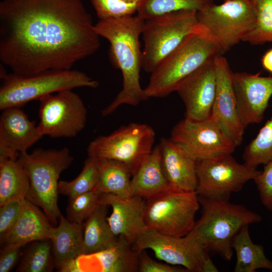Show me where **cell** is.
<instances>
[{
    "label": "cell",
    "instance_id": "cell-22",
    "mask_svg": "<svg viewBox=\"0 0 272 272\" xmlns=\"http://www.w3.org/2000/svg\"><path fill=\"white\" fill-rule=\"evenodd\" d=\"M39 208L26 198L21 200L18 220L3 247H22L35 241L52 238L54 227Z\"/></svg>",
    "mask_w": 272,
    "mask_h": 272
},
{
    "label": "cell",
    "instance_id": "cell-13",
    "mask_svg": "<svg viewBox=\"0 0 272 272\" xmlns=\"http://www.w3.org/2000/svg\"><path fill=\"white\" fill-rule=\"evenodd\" d=\"M39 101L37 126L43 136L73 138L85 127L87 108L80 96L72 90L49 94Z\"/></svg>",
    "mask_w": 272,
    "mask_h": 272
},
{
    "label": "cell",
    "instance_id": "cell-40",
    "mask_svg": "<svg viewBox=\"0 0 272 272\" xmlns=\"http://www.w3.org/2000/svg\"><path fill=\"white\" fill-rule=\"evenodd\" d=\"M77 257L63 262L57 269L60 272H81Z\"/></svg>",
    "mask_w": 272,
    "mask_h": 272
},
{
    "label": "cell",
    "instance_id": "cell-16",
    "mask_svg": "<svg viewBox=\"0 0 272 272\" xmlns=\"http://www.w3.org/2000/svg\"><path fill=\"white\" fill-rule=\"evenodd\" d=\"M233 85L238 114L244 128L259 123L272 96V77L234 73Z\"/></svg>",
    "mask_w": 272,
    "mask_h": 272
},
{
    "label": "cell",
    "instance_id": "cell-38",
    "mask_svg": "<svg viewBox=\"0 0 272 272\" xmlns=\"http://www.w3.org/2000/svg\"><path fill=\"white\" fill-rule=\"evenodd\" d=\"M138 271L140 272H183L185 268L175 265L158 262L152 259L143 250L139 253Z\"/></svg>",
    "mask_w": 272,
    "mask_h": 272
},
{
    "label": "cell",
    "instance_id": "cell-14",
    "mask_svg": "<svg viewBox=\"0 0 272 272\" xmlns=\"http://www.w3.org/2000/svg\"><path fill=\"white\" fill-rule=\"evenodd\" d=\"M170 139L183 146L196 160L232 154L237 147L212 116L202 120L185 117L174 126Z\"/></svg>",
    "mask_w": 272,
    "mask_h": 272
},
{
    "label": "cell",
    "instance_id": "cell-12",
    "mask_svg": "<svg viewBox=\"0 0 272 272\" xmlns=\"http://www.w3.org/2000/svg\"><path fill=\"white\" fill-rule=\"evenodd\" d=\"M132 246L138 253L151 249L159 259L182 266L187 271H219L209 253L201 247L190 232L184 236H174L147 228Z\"/></svg>",
    "mask_w": 272,
    "mask_h": 272
},
{
    "label": "cell",
    "instance_id": "cell-9",
    "mask_svg": "<svg viewBox=\"0 0 272 272\" xmlns=\"http://www.w3.org/2000/svg\"><path fill=\"white\" fill-rule=\"evenodd\" d=\"M199 206L195 191L170 188L146 200V227L162 234L184 236L193 228Z\"/></svg>",
    "mask_w": 272,
    "mask_h": 272
},
{
    "label": "cell",
    "instance_id": "cell-23",
    "mask_svg": "<svg viewBox=\"0 0 272 272\" xmlns=\"http://www.w3.org/2000/svg\"><path fill=\"white\" fill-rule=\"evenodd\" d=\"M131 183L133 196L146 200L170 188L162 169L158 146L144 158Z\"/></svg>",
    "mask_w": 272,
    "mask_h": 272
},
{
    "label": "cell",
    "instance_id": "cell-34",
    "mask_svg": "<svg viewBox=\"0 0 272 272\" xmlns=\"http://www.w3.org/2000/svg\"><path fill=\"white\" fill-rule=\"evenodd\" d=\"M101 194L95 189L69 198L66 219L72 222L84 224L100 204Z\"/></svg>",
    "mask_w": 272,
    "mask_h": 272
},
{
    "label": "cell",
    "instance_id": "cell-5",
    "mask_svg": "<svg viewBox=\"0 0 272 272\" xmlns=\"http://www.w3.org/2000/svg\"><path fill=\"white\" fill-rule=\"evenodd\" d=\"M18 157L30 180L26 198L40 208L52 224L57 225L61 215L58 205V179L74 161L70 150L39 148L30 153H21Z\"/></svg>",
    "mask_w": 272,
    "mask_h": 272
},
{
    "label": "cell",
    "instance_id": "cell-17",
    "mask_svg": "<svg viewBox=\"0 0 272 272\" xmlns=\"http://www.w3.org/2000/svg\"><path fill=\"white\" fill-rule=\"evenodd\" d=\"M217 86L212 117L220 125L236 146L242 142L245 128L237 110L233 85V72L226 58L219 54L215 58Z\"/></svg>",
    "mask_w": 272,
    "mask_h": 272
},
{
    "label": "cell",
    "instance_id": "cell-4",
    "mask_svg": "<svg viewBox=\"0 0 272 272\" xmlns=\"http://www.w3.org/2000/svg\"><path fill=\"white\" fill-rule=\"evenodd\" d=\"M219 54V46L203 29L190 34L151 73L146 96L162 98L176 91L183 80Z\"/></svg>",
    "mask_w": 272,
    "mask_h": 272
},
{
    "label": "cell",
    "instance_id": "cell-35",
    "mask_svg": "<svg viewBox=\"0 0 272 272\" xmlns=\"http://www.w3.org/2000/svg\"><path fill=\"white\" fill-rule=\"evenodd\" d=\"M141 0H91L100 20L132 16Z\"/></svg>",
    "mask_w": 272,
    "mask_h": 272
},
{
    "label": "cell",
    "instance_id": "cell-3",
    "mask_svg": "<svg viewBox=\"0 0 272 272\" xmlns=\"http://www.w3.org/2000/svg\"><path fill=\"white\" fill-rule=\"evenodd\" d=\"M198 197L201 215L190 232L205 251L230 260L235 237L244 227L260 222L261 216L243 205L229 200Z\"/></svg>",
    "mask_w": 272,
    "mask_h": 272
},
{
    "label": "cell",
    "instance_id": "cell-8",
    "mask_svg": "<svg viewBox=\"0 0 272 272\" xmlns=\"http://www.w3.org/2000/svg\"><path fill=\"white\" fill-rule=\"evenodd\" d=\"M198 22L223 54L253 29L256 16L251 0H228L197 12Z\"/></svg>",
    "mask_w": 272,
    "mask_h": 272
},
{
    "label": "cell",
    "instance_id": "cell-7",
    "mask_svg": "<svg viewBox=\"0 0 272 272\" xmlns=\"http://www.w3.org/2000/svg\"><path fill=\"white\" fill-rule=\"evenodd\" d=\"M202 29L194 11H179L145 20L143 69L151 73L186 37Z\"/></svg>",
    "mask_w": 272,
    "mask_h": 272
},
{
    "label": "cell",
    "instance_id": "cell-19",
    "mask_svg": "<svg viewBox=\"0 0 272 272\" xmlns=\"http://www.w3.org/2000/svg\"><path fill=\"white\" fill-rule=\"evenodd\" d=\"M146 199L139 196L121 197L101 193L100 204L110 206L112 213L107 220L113 234L132 245L147 228L144 220Z\"/></svg>",
    "mask_w": 272,
    "mask_h": 272
},
{
    "label": "cell",
    "instance_id": "cell-21",
    "mask_svg": "<svg viewBox=\"0 0 272 272\" xmlns=\"http://www.w3.org/2000/svg\"><path fill=\"white\" fill-rule=\"evenodd\" d=\"M81 272H135L138 271L139 253L122 237L103 250L77 257Z\"/></svg>",
    "mask_w": 272,
    "mask_h": 272
},
{
    "label": "cell",
    "instance_id": "cell-10",
    "mask_svg": "<svg viewBox=\"0 0 272 272\" xmlns=\"http://www.w3.org/2000/svg\"><path fill=\"white\" fill-rule=\"evenodd\" d=\"M196 168L198 197L221 200H229L232 193L242 190L261 172L245 163L237 162L232 154L197 160Z\"/></svg>",
    "mask_w": 272,
    "mask_h": 272
},
{
    "label": "cell",
    "instance_id": "cell-26",
    "mask_svg": "<svg viewBox=\"0 0 272 272\" xmlns=\"http://www.w3.org/2000/svg\"><path fill=\"white\" fill-rule=\"evenodd\" d=\"M107 206L100 204L84 223L82 254L103 250L117 241L107 220Z\"/></svg>",
    "mask_w": 272,
    "mask_h": 272
},
{
    "label": "cell",
    "instance_id": "cell-20",
    "mask_svg": "<svg viewBox=\"0 0 272 272\" xmlns=\"http://www.w3.org/2000/svg\"><path fill=\"white\" fill-rule=\"evenodd\" d=\"M163 172L171 189L195 191L196 159L182 145L163 138L158 145Z\"/></svg>",
    "mask_w": 272,
    "mask_h": 272
},
{
    "label": "cell",
    "instance_id": "cell-41",
    "mask_svg": "<svg viewBox=\"0 0 272 272\" xmlns=\"http://www.w3.org/2000/svg\"><path fill=\"white\" fill-rule=\"evenodd\" d=\"M261 62L263 69L272 74V48L268 50L261 57Z\"/></svg>",
    "mask_w": 272,
    "mask_h": 272
},
{
    "label": "cell",
    "instance_id": "cell-24",
    "mask_svg": "<svg viewBox=\"0 0 272 272\" xmlns=\"http://www.w3.org/2000/svg\"><path fill=\"white\" fill-rule=\"evenodd\" d=\"M84 224L69 221L61 215L51 239L55 266L82 254Z\"/></svg>",
    "mask_w": 272,
    "mask_h": 272
},
{
    "label": "cell",
    "instance_id": "cell-2",
    "mask_svg": "<svg viewBox=\"0 0 272 272\" xmlns=\"http://www.w3.org/2000/svg\"><path fill=\"white\" fill-rule=\"evenodd\" d=\"M145 20L137 16L99 20L95 25L100 36L108 41L112 60L122 76V89L101 112L103 116L112 113L123 104L136 106L148 99L140 84L143 51L140 36Z\"/></svg>",
    "mask_w": 272,
    "mask_h": 272
},
{
    "label": "cell",
    "instance_id": "cell-36",
    "mask_svg": "<svg viewBox=\"0 0 272 272\" xmlns=\"http://www.w3.org/2000/svg\"><path fill=\"white\" fill-rule=\"evenodd\" d=\"M0 207V242L3 246L18 220L21 201H11Z\"/></svg>",
    "mask_w": 272,
    "mask_h": 272
},
{
    "label": "cell",
    "instance_id": "cell-37",
    "mask_svg": "<svg viewBox=\"0 0 272 272\" xmlns=\"http://www.w3.org/2000/svg\"><path fill=\"white\" fill-rule=\"evenodd\" d=\"M263 206L272 212V161L264 165L263 171L253 180Z\"/></svg>",
    "mask_w": 272,
    "mask_h": 272
},
{
    "label": "cell",
    "instance_id": "cell-42",
    "mask_svg": "<svg viewBox=\"0 0 272 272\" xmlns=\"http://www.w3.org/2000/svg\"><path fill=\"white\" fill-rule=\"evenodd\" d=\"M228 1V0H224V1Z\"/></svg>",
    "mask_w": 272,
    "mask_h": 272
},
{
    "label": "cell",
    "instance_id": "cell-11",
    "mask_svg": "<svg viewBox=\"0 0 272 272\" xmlns=\"http://www.w3.org/2000/svg\"><path fill=\"white\" fill-rule=\"evenodd\" d=\"M155 133L150 125L131 123L107 135H100L89 144L88 156L121 162L132 176L144 158L153 150Z\"/></svg>",
    "mask_w": 272,
    "mask_h": 272
},
{
    "label": "cell",
    "instance_id": "cell-28",
    "mask_svg": "<svg viewBox=\"0 0 272 272\" xmlns=\"http://www.w3.org/2000/svg\"><path fill=\"white\" fill-rule=\"evenodd\" d=\"M249 226L244 227L235 237L232 247L236 255L234 272H255L260 268L272 270V261L267 258L262 245L254 243Z\"/></svg>",
    "mask_w": 272,
    "mask_h": 272
},
{
    "label": "cell",
    "instance_id": "cell-33",
    "mask_svg": "<svg viewBox=\"0 0 272 272\" xmlns=\"http://www.w3.org/2000/svg\"><path fill=\"white\" fill-rule=\"evenodd\" d=\"M256 21L254 27L243 41L252 45L272 43V0H251Z\"/></svg>",
    "mask_w": 272,
    "mask_h": 272
},
{
    "label": "cell",
    "instance_id": "cell-6",
    "mask_svg": "<svg viewBox=\"0 0 272 272\" xmlns=\"http://www.w3.org/2000/svg\"><path fill=\"white\" fill-rule=\"evenodd\" d=\"M0 109L20 107L54 93L75 88H96L98 82L76 70H51L30 76L7 74L1 70Z\"/></svg>",
    "mask_w": 272,
    "mask_h": 272
},
{
    "label": "cell",
    "instance_id": "cell-1",
    "mask_svg": "<svg viewBox=\"0 0 272 272\" xmlns=\"http://www.w3.org/2000/svg\"><path fill=\"white\" fill-rule=\"evenodd\" d=\"M83 0H3L0 60L12 73L30 76L72 69L100 47Z\"/></svg>",
    "mask_w": 272,
    "mask_h": 272
},
{
    "label": "cell",
    "instance_id": "cell-25",
    "mask_svg": "<svg viewBox=\"0 0 272 272\" xmlns=\"http://www.w3.org/2000/svg\"><path fill=\"white\" fill-rule=\"evenodd\" d=\"M30 185L27 171L19 157L0 160V206L26 198Z\"/></svg>",
    "mask_w": 272,
    "mask_h": 272
},
{
    "label": "cell",
    "instance_id": "cell-27",
    "mask_svg": "<svg viewBox=\"0 0 272 272\" xmlns=\"http://www.w3.org/2000/svg\"><path fill=\"white\" fill-rule=\"evenodd\" d=\"M98 159V158H97ZM99 180L96 190L101 193L121 197L133 196L128 168L120 162L108 159H98Z\"/></svg>",
    "mask_w": 272,
    "mask_h": 272
},
{
    "label": "cell",
    "instance_id": "cell-15",
    "mask_svg": "<svg viewBox=\"0 0 272 272\" xmlns=\"http://www.w3.org/2000/svg\"><path fill=\"white\" fill-rule=\"evenodd\" d=\"M215 58L183 80L176 91L184 104L187 118L202 120L212 116L217 86Z\"/></svg>",
    "mask_w": 272,
    "mask_h": 272
},
{
    "label": "cell",
    "instance_id": "cell-18",
    "mask_svg": "<svg viewBox=\"0 0 272 272\" xmlns=\"http://www.w3.org/2000/svg\"><path fill=\"white\" fill-rule=\"evenodd\" d=\"M0 117V160L17 159L42 137L38 126L19 107H9Z\"/></svg>",
    "mask_w": 272,
    "mask_h": 272
},
{
    "label": "cell",
    "instance_id": "cell-32",
    "mask_svg": "<svg viewBox=\"0 0 272 272\" xmlns=\"http://www.w3.org/2000/svg\"><path fill=\"white\" fill-rule=\"evenodd\" d=\"M243 159L244 163L254 168L272 161V117L245 148Z\"/></svg>",
    "mask_w": 272,
    "mask_h": 272
},
{
    "label": "cell",
    "instance_id": "cell-30",
    "mask_svg": "<svg viewBox=\"0 0 272 272\" xmlns=\"http://www.w3.org/2000/svg\"><path fill=\"white\" fill-rule=\"evenodd\" d=\"M214 0H141L137 15L144 20L168 13L191 10L198 12L214 4Z\"/></svg>",
    "mask_w": 272,
    "mask_h": 272
},
{
    "label": "cell",
    "instance_id": "cell-39",
    "mask_svg": "<svg viewBox=\"0 0 272 272\" xmlns=\"http://www.w3.org/2000/svg\"><path fill=\"white\" fill-rule=\"evenodd\" d=\"M21 248L19 247H3L0 254V272H8L14 267L22 255Z\"/></svg>",
    "mask_w": 272,
    "mask_h": 272
},
{
    "label": "cell",
    "instance_id": "cell-29",
    "mask_svg": "<svg viewBox=\"0 0 272 272\" xmlns=\"http://www.w3.org/2000/svg\"><path fill=\"white\" fill-rule=\"evenodd\" d=\"M17 268L19 272H50L55 266L51 239L29 243Z\"/></svg>",
    "mask_w": 272,
    "mask_h": 272
},
{
    "label": "cell",
    "instance_id": "cell-31",
    "mask_svg": "<svg viewBox=\"0 0 272 272\" xmlns=\"http://www.w3.org/2000/svg\"><path fill=\"white\" fill-rule=\"evenodd\" d=\"M99 180L98 159L88 156L82 170L74 180H61L58 183L59 194L69 198L96 189Z\"/></svg>",
    "mask_w": 272,
    "mask_h": 272
}]
</instances>
